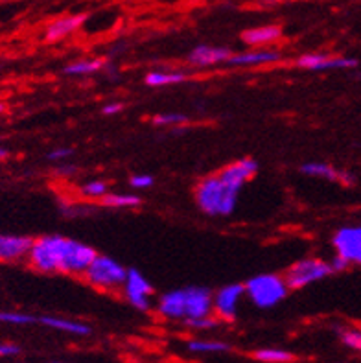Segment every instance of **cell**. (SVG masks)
Listing matches in <instances>:
<instances>
[{"label":"cell","mask_w":361,"mask_h":363,"mask_svg":"<svg viewBox=\"0 0 361 363\" xmlns=\"http://www.w3.org/2000/svg\"><path fill=\"white\" fill-rule=\"evenodd\" d=\"M96 255V249L76 238L46 235L33 240L26 258L35 272L82 277Z\"/></svg>","instance_id":"6da1fadb"},{"label":"cell","mask_w":361,"mask_h":363,"mask_svg":"<svg viewBox=\"0 0 361 363\" xmlns=\"http://www.w3.org/2000/svg\"><path fill=\"white\" fill-rule=\"evenodd\" d=\"M212 294L206 286H184L162 294L155 303V312L165 321L184 323L212 313Z\"/></svg>","instance_id":"7a4b0ae2"},{"label":"cell","mask_w":361,"mask_h":363,"mask_svg":"<svg viewBox=\"0 0 361 363\" xmlns=\"http://www.w3.org/2000/svg\"><path fill=\"white\" fill-rule=\"evenodd\" d=\"M240 192L221 181L218 174L203 177L194 189V199L203 214L211 218H227L236 211Z\"/></svg>","instance_id":"3957f363"},{"label":"cell","mask_w":361,"mask_h":363,"mask_svg":"<svg viewBox=\"0 0 361 363\" xmlns=\"http://www.w3.org/2000/svg\"><path fill=\"white\" fill-rule=\"evenodd\" d=\"M243 290L252 306L260 310L274 308L291 291L284 281V277L279 273H260V275L251 277L249 281L243 282Z\"/></svg>","instance_id":"277c9868"},{"label":"cell","mask_w":361,"mask_h":363,"mask_svg":"<svg viewBox=\"0 0 361 363\" xmlns=\"http://www.w3.org/2000/svg\"><path fill=\"white\" fill-rule=\"evenodd\" d=\"M126 275H128V267L122 262L115 260L109 255L98 253L82 277L83 281L96 290L107 291V294H120Z\"/></svg>","instance_id":"5b68a950"},{"label":"cell","mask_w":361,"mask_h":363,"mask_svg":"<svg viewBox=\"0 0 361 363\" xmlns=\"http://www.w3.org/2000/svg\"><path fill=\"white\" fill-rule=\"evenodd\" d=\"M332 275V267L321 258H301L284 272V281L289 290H302L310 284L325 281Z\"/></svg>","instance_id":"8992f818"},{"label":"cell","mask_w":361,"mask_h":363,"mask_svg":"<svg viewBox=\"0 0 361 363\" xmlns=\"http://www.w3.org/2000/svg\"><path fill=\"white\" fill-rule=\"evenodd\" d=\"M120 294L138 312H151L153 306H155V303H153L155 290H153L151 282L138 272L137 267H128V275H126V281H123Z\"/></svg>","instance_id":"52a82bcc"},{"label":"cell","mask_w":361,"mask_h":363,"mask_svg":"<svg viewBox=\"0 0 361 363\" xmlns=\"http://www.w3.org/2000/svg\"><path fill=\"white\" fill-rule=\"evenodd\" d=\"M245 297L243 284L240 282H231V284L221 286L220 290L212 294V313L220 319L221 323H233L238 318L240 303Z\"/></svg>","instance_id":"ba28073f"},{"label":"cell","mask_w":361,"mask_h":363,"mask_svg":"<svg viewBox=\"0 0 361 363\" xmlns=\"http://www.w3.org/2000/svg\"><path fill=\"white\" fill-rule=\"evenodd\" d=\"M335 255L343 257L350 266H361V227L345 225L332 236Z\"/></svg>","instance_id":"9c48e42d"},{"label":"cell","mask_w":361,"mask_h":363,"mask_svg":"<svg viewBox=\"0 0 361 363\" xmlns=\"http://www.w3.org/2000/svg\"><path fill=\"white\" fill-rule=\"evenodd\" d=\"M299 69H306L311 72H328V70H347L357 67V60L352 57H341V55L321 54V52H310V54L299 55L295 61Z\"/></svg>","instance_id":"30bf717a"},{"label":"cell","mask_w":361,"mask_h":363,"mask_svg":"<svg viewBox=\"0 0 361 363\" xmlns=\"http://www.w3.org/2000/svg\"><path fill=\"white\" fill-rule=\"evenodd\" d=\"M282 61V52L277 48H252L243 50L240 54H231L227 60V67H240V69H256V67H267Z\"/></svg>","instance_id":"8fae6325"},{"label":"cell","mask_w":361,"mask_h":363,"mask_svg":"<svg viewBox=\"0 0 361 363\" xmlns=\"http://www.w3.org/2000/svg\"><path fill=\"white\" fill-rule=\"evenodd\" d=\"M256 172H258V162L251 157H245V159H238V161L231 162L225 168H221L218 175H220L223 183L242 192L243 186L255 177Z\"/></svg>","instance_id":"7c38bea8"},{"label":"cell","mask_w":361,"mask_h":363,"mask_svg":"<svg viewBox=\"0 0 361 363\" xmlns=\"http://www.w3.org/2000/svg\"><path fill=\"white\" fill-rule=\"evenodd\" d=\"M231 48L227 46H212V45H199L190 50L187 55V63L196 67V69H211L216 65H225L231 57Z\"/></svg>","instance_id":"4fadbf2b"},{"label":"cell","mask_w":361,"mask_h":363,"mask_svg":"<svg viewBox=\"0 0 361 363\" xmlns=\"http://www.w3.org/2000/svg\"><path fill=\"white\" fill-rule=\"evenodd\" d=\"M87 21V15H63V17H57L54 21L46 24L45 28V39L48 43H60L67 37L74 35V33L82 30L83 24Z\"/></svg>","instance_id":"5bb4252c"},{"label":"cell","mask_w":361,"mask_h":363,"mask_svg":"<svg viewBox=\"0 0 361 363\" xmlns=\"http://www.w3.org/2000/svg\"><path fill=\"white\" fill-rule=\"evenodd\" d=\"M301 174L308 175V177H316V179L330 181V183H341L345 186H352L356 183L354 174L347 170H338L335 166L328 164V162H304L301 166Z\"/></svg>","instance_id":"9a60e30c"},{"label":"cell","mask_w":361,"mask_h":363,"mask_svg":"<svg viewBox=\"0 0 361 363\" xmlns=\"http://www.w3.org/2000/svg\"><path fill=\"white\" fill-rule=\"evenodd\" d=\"M37 325H41L45 328H50L55 332H65V334H70V336L85 337L91 336V325L87 323L78 321V319L70 318H60V315H41L37 318Z\"/></svg>","instance_id":"2e32d148"},{"label":"cell","mask_w":361,"mask_h":363,"mask_svg":"<svg viewBox=\"0 0 361 363\" xmlns=\"http://www.w3.org/2000/svg\"><path fill=\"white\" fill-rule=\"evenodd\" d=\"M280 37H282V28L279 24H264L245 30L242 33V41L252 48H264L280 41Z\"/></svg>","instance_id":"e0dca14e"},{"label":"cell","mask_w":361,"mask_h":363,"mask_svg":"<svg viewBox=\"0 0 361 363\" xmlns=\"http://www.w3.org/2000/svg\"><path fill=\"white\" fill-rule=\"evenodd\" d=\"M32 242L33 240L28 236L0 235V260L11 262V260L26 258L28 251L32 247Z\"/></svg>","instance_id":"ac0fdd59"},{"label":"cell","mask_w":361,"mask_h":363,"mask_svg":"<svg viewBox=\"0 0 361 363\" xmlns=\"http://www.w3.org/2000/svg\"><path fill=\"white\" fill-rule=\"evenodd\" d=\"M100 207L115 208V211H129L142 205V198L137 194H122V192H107L100 199Z\"/></svg>","instance_id":"d6986e66"},{"label":"cell","mask_w":361,"mask_h":363,"mask_svg":"<svg viewBox=\"0 0 361 363\" xmlns=\"http://www.w3.org/2000/svg\"><path fill=\"white\" fill-rule=\"evenodd\" d=\"M188 76L181 70H153L146 74V85L148 87H170V85H179V83L187 82Z\"/></svg>","instance_id":"ffe728a7"},{"label":"cell","mask_w":361,"mask_h":363,"mask_svg":"<svg viewBox=\"0 0 361 363\" xmlns=\"http://www.w3.org/2000/svg\"><path fill=\"white\" fill-rule=\"evenodd\" d=\"M187 349L194 354H223L229 352L231 345L221 340H206V337H196L187 343Z\"/></svg>","instance_id":"44dd1931"},{"label":"cell","mask_w":361,"mask_h":363,"mask_svg":"<svg viewBox=\"0 0 361 363\" xmlns=\"http://www.w3.org/2000/svg\"><path fill=\"white\" fill-rule=\"evenodd\" d=\"M104 60L100 57H85V60L70 61L63 69L67 76H89V74H96L104 69Z\"/></svg>","instance_id":"7402d4cb"},{"label":"cell","mask_w":361,"mask_h":363,"mask_svg":"<svg viewBox=\"0 0 361 363\" xmlns=\"http://www.w3.org/2000/svg\"><path fill=\"white\" fill-rule=\"evenodd\" d=\"M252 358L262 363H291L295 359V354L286 349L279 347H265L252 352Z\"/></svg>","instance_id":"603a6c76"},{"label":"cell","mask_w":361,"mask_h":363,"mask_svg":"<svg viewBox=\"0 0 361 363\" xmlns=\"http://www.w3.org/2000/svg\"><path fill=\"white\" fill-rule=\"evenodd\" d=\"M107 192H109V184L101 179L89 181V183H85L82 189H79L82 198L89 199V201H100Z\"/></svg>","instance_id":"cb8c5ba5"},{"label":"cell","mask_w":361,"mask_h":363,"mask_svg":"<svg viewBox=\"0 0 361 363\" xmlns=\"http://www.w3.org/2000/svg\"><path fill=\"white\" fill-rule=\"evenodd\" d=\"M188 122V116L184 113H159L151 118V124L157 128H181Z\"/></svg>","instance_id":"d4e9b609"},{"label":"cell","mask_w":361,"mask_h":363,"mask_svg":"<svg viewBox=\"0 0 361 363\" xmlns=\"http://www.w3.org/2000/svg\"><path fill=\"white\" fill-rule=\"evenodd\" d=\"M0 323L15 325V327H28V325H35L37 318L26 312H0Z\"/></svg>","instance_id":"484cf974"},{"label":"cell","mask_w":361,"mask_h":363,"mask_svg":"<svg viewBox=\"0 0 361 363\" xmlns=\"http://www.w3.org/2000/svg\"><path fill=\"white\" fill-rule=\"evenodd\" d=\"M220 319L216 318L214 313L211 315H203V318H196V319H190V321H184L183 325L190 330H196V332H209V330H216V328L220 327Z\"/></svg>","instance_id":"4316f807"},{"label":"cell","mask_w":361,"mask_h":363,"mask_svg":"<svg viewBox=\"0 0 361 363\" xmlns=\"http://www.w3.org/2000/svg\"><path fill=\"white\" fill-rule=\"evenodd\" d=\"M339 340L348 349L361 352V330L360 328H343L339 330Z\"/></svg>","instance_id":"83f0119b"},{"label":"cell","mask_w":361,"mask_h":363,"mask_svg":"<svg viewBox=\"0 0 361 363\" xmlns=\"http://www.w3.org/2000/svg\"><path fill=\"white\" fill-rule=\"evenodd\" d=\"M129 184H131L135 190H148L155 184V177L150 174H137L129 179Z\"/></svg>","instance_id":"f1b7e54d"},{"label":"cell","mask_w":361,"mask_h":363,"mask_svg":"<svg viewBox=\"0 0 361 363\" xmlns=\"http://www.w3.org/2000/svg\"><path fill=\"white\" fill-rule=\"evenodd\" d=\"M74 153L72 147H55L52 152H48L46 159L52 162H65Z\"/></svg>","instance_id":"f546056e"},{"label":"cell","mask_w":361,"mask_h":363,"mask_svg":"<svg viewBox=\"0 0 361 363\" xmlns=\"http://www.w3.org/2000/svg\"><path fill=\"white\" fill-rule=\"evenodd\" d=\"M17 354H21V347L13 343H0V358H11Z\"/></svg>","instance_id":"4dcf8cb0"},{"label":"cell","mask_w":361,"mask_h":363,"mask_svg":"<svg viewBox=\"0 0 361 363\" xmlns=\"http://www.w3.org/2000/svg\"><path fill=\"white\" fill-rule=\"evenodd\" d=\"M328 264L330 267H332V273H341L345 272V269H348V266H350V264H348L343 257H339V255H334V258H332Z\"/></svg>","instance_id":"1f68e13d"},{"label":"cell","mask_w":361,"mask_h":363,"mask_svg":"<svg viewBox=\"0 0 361 363\" xmlns=\"http://www.w3.org/2000/svg\"><path fill=\"white\" fill-rule=\"evenodd\" d=\"M122 111H123L122 101H111V104H106V106H104L101 113H104L106 116H115L118 115V113H122Z\"/></svg>","instance_id":"d6a6232c"},{"label":"cell","mask_w":361,"mask_h":363,"mask_svg":"<svg viewBox=\"0 0 361 363\" xmlns=\"http://www.w3.org/2000/svg\"><path fill=\"white\" fill-rule=\"evenodd\" d=\"M76 172H78V168L74 164L55 166V175H60V177H69V175H74Z\"/></svg>","instance_id":"836d02e7"},{"label":"cell","mask_w":361,"mask_h":363,"mask_svg":"<svg viewBox=\"0 0 361 363\" xmlns=\"http://www.w3.org/2000/svg\"><path fill=\"white\" fill-rule=\"evenodd\" d=\"M256 2L262 6H274V4H279L280 0H256Z\"/></svg>","instance_id":"e575fe53"},{"label":"cell","mask_w":361,"mask_h":363,"mask_svg":"<svg viewBox=\"0 0 361 363\" xmlns=\"http://www.w3.org/2000/svg\"><path fill=\"white\" fill-rule=\"evenodd\" d=\"M6 157H8V150L0 146V161H2V159H6Z\"/></svg>","instance_id":"d590c367"},{"label":"cell","mask_w":361,"mask_h":363,"mask_svg":"<svg viewBox=\"0 0 361 363\" xmlns=\"http://www.w3.org/2000/svg\"><path fill=\"white\" fill-rule=\"evenodd\" d=\"M4 109H6L4 104H0V113H2V111H4Z\"/></svg>","instance_id":"8d00e7d4"}]
</instances>
